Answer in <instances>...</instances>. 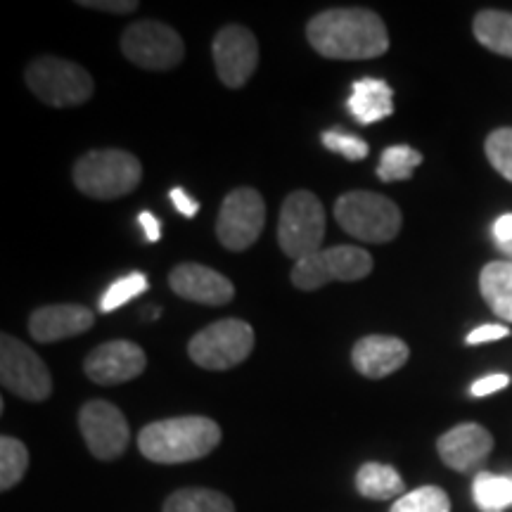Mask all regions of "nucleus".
<instances>
[{
	"label": "nucleus",
	"mask_w": 512,
	"mask_h": 512,
	"mask_svg": "<svg viewBox=\"0 0 512 512\" xmlns=\"http://www.w3.org/2000/svg\"><path fill=\"white\" fill-rule=\"evenodd\" d=\"M306 38L318 55L330 60H373L389 50V34L380 15L363 8H335L316 15Z\"/></svg>",
	"instance_id": "nucleus-1"
},
{
	"label": "nucleus",
	"mask_w": 512,
	"mask_h": 512,
	"mask_svg": "<svg viewBox=\"0 0 512 512\" xmlns=\"http://www.w3.org/2000/svg\"><path fill=\"white\" fill-rule=\"evenodd\" d=\"M221 444V427L202 415L157 420L138 434L140 453L152 463L178 465L209 456Z\"/></svg>",
	"instance_id": "nucleus-2"
},
{
	"label": "nucleus",
	"mask_w": 512,
	"mask_h": 512,
	"mask_svg": "<svg viewBox=\"0 0 512 512\" xmlns=\"http://www.w3.org/2000/svg\"><path fill=\"white\" fill-rule=\"evenodd\" d=\"M143 181V164L126 150H93L74 166V183L93 200H117Z\"/></svg>",
	"instance_id": "nucleus-3"
},
{
	"label": "nucleus",
	"mask_w": 512,
	"mask_h": 512,
	"mask_svg": "<svg viewBox=\"0 0 512 512\" xmlns=\"http://www.w3.org/2000/svg\"><path fill=\"white\" fill-rule=\"evenodd\" d=\"M335 219L351 238L370 245L392 242L401 230V209L389 197L366 190H354L339 197Z\"/></svg>",
	"instance_id": "nucleus-4"
},
{
	"label": "nucleus",
	"mask_w": 512,
	"mask_h": 512,
	"mask_svg": "<svg viewBox=\"0 0 512 512\" xmlns=\"http://www.w3.org/2000/svg\"><path fill=\"white\" fill-rule=\"evenodd\" d=\"M29 91L50 107H76L91 100L93 76L76 62L60 57H38L24 72Z\"/></svg>",
	"instance_id": "nucleus-5"
},
{
	"label": "nucleus",
	"mask_w": 512,
	"mask_h": 512,
	"mask_svg": "<svg viewBox=\"0 0 512 512\" xmlns=\"http://www.w3.org/2000/svg\"><path fill=\"white\" fill-rule=\"evenodd\" d=\"M373 271V256L366 249L337 245L294 261L292 285L304 292L320 290L328 283H356Z\"/></svg>",
	"instance_id": "nucleus-6"
},
{
	"label": "nucleus",
	"mask_w": 512,
	"mask_h": 512,
	"mask_svg": "<svg viewBox=\"0 0 512 512\" xmlns=\"http://www.w3.org/2000/svg\"><path fill=\"white\" fill-rule=\"evenodd\" d=\"M325 238V207L309 190L287 195L280 209L278 242L280 249L294 261L320 252Z\"/></svg>",
	"instance_id": "nucleus-7"
},
{
	"label": "nucleus",
	"mask_w": 512,
	"mask_h": 512,
	"mask_svg": "<svg viewBox=\"0 0 512 512\" xmlns=\"http://www.w3.org/2000/svg\"><path fill=\"white\" fill-rule=\"evenodd\" d=\"M254 349L252 325L238 318L211 323L190 339L188 354L204 370H230L240 366Z\"/></svg>",
	"instance_id": "nucleus-8"
},
{
	"label": "nucleus",
	"mask_w": 512,
	"mask_h": 512,
	"mask_svg": "<svg viewBox=\"0 0 512 512\" xmlns=\"http://www.w3.org/2000/svg\"><path fill=\"white\" fill-rule=\"evenodd\" d=\"M0 382L24 401H46L53 394V377L46 363L17 337H0Z\"/></svg>",
	"instance_id": "nucleus-9"
},
{
	"label": "nucleus",
	"mask_w": 512,
	"mask_h": 512,
	"mask_svg": "<svg viewBox=\"0 0 512 512\" xmlns=\"http://www.w3.org/2000/svg\"><path fill=\"white\" fill-rule=\"evenodd\" d=\"M266 226V202L254 188L228 192L216 219V238L230 252H245Z\"/></svg>",
	"instance_id": "nucleus-10"
},
{
	"label": "nucleus",
	"mask_w": 512,
	"mask_h": 512,
	"mask_svg": "<svg viewBox=\"0 0 512 512\" xmlns=\"http://www.w3.org/2000/svg\"><path fill=\"white\" fill-rule=\"evenodd\" d=\"M121 50L133 64L152 72H169L183 60V38L162 22H136L121 36Z\"/></svg>",
	"instance_id": "nucleus-11"
},
{
	"label": "nucleus",
	"mask_w": 512,
	"mask_h": 512,
	"mask_svg": "<svg viewBox=\"0 0 512 512\" xmlns=\"http://www.w3.org/2000/svg\"><path fill=\"white\" fill-rule=\"evenodd\" d=\"M79 430L88 451L98 460L119 458L131 439L124 413L107 401H88L81 408Z\"/></svg>",
	"instance_id": "nucleus-12"
},
{
	"label": "nucleus",
	"mask_w": 512,
	"mask_h": 512,
	"mask_svg": "<svg viewBox=\"0 0 512 512\" xmlns=\"http://www.w3.org/2000/svg\"><path fill=\"white\" fill-rule=\"evenodd\" d=\"M211 55H214L216 74L226 83L228 88H242L252 79L259 64V46L256 38L249 29L240 24H230L223 27L214 36L211 43Z\"/></svg>",
	"instance_id": "nucleus-13"
},
{
	"label": "nucleus",
	"mask_w": 512,
	"mask_h": 512,
	"mask_svg": "<svg viewBox=\"0 0 512 512\" xmlns=\"http://www.w3.org/2000/svg\"><path fill=\"white\" fill-rule=\"evenodd\" d=\"M147 366L145 351L128 339L100 344L83 363V370L95 384H121L136 380Z\"/></svg>",
	"instance_id": "nucleus-14"
},
{
	"label": "nucleus",
	"mask_w": 512,
	"mask_h": 512,
	"mask_svg": "<svg viewBox=\"0 0 512 512\" xmlns=\"http://www.w3.org/2000/svg\"><path fill=\"white\" fill-rule=\"evenodd\" d=\"M169 285L181 299L204 306H226L235 297V287L226 275L202 264L176 266L169 273Z\"/></svg>",
	"instance_id": "nucleus-15"
},
{
	"label": "nucleus",
	"mask_w": 512,
	"mask_h": 512,
	"mask_svg": "<svg viewBox=\"0 0 512 512\" xmlns=\"http://www.w3.org/2000/svg\"><path fill=\"white\" fill-rule=\"evenodd\" d=\"M439 456L444 463L456 472H467L472 467L482 465L494 448V437L477 422L453 427L439 439Z\"/></svg>",
	"instance_id": "nucleus-16"
},
{
	"label": "nucleus",
	"mask_w": 512,
	"mask_h": 512,
	"mask_svg": "<svg viewBox=\"0 0 512 512\" xmlns=\"http://www.w3.org/2000/svg\"><path fill=\"white\" fill-rule=\"evenodd\" d=\"M95 323V316L91 309L79 304H53L41 306L31 313L29 318V332L36 342L53 344L60 339L76 337L81 332L91 330Z\"/></svg>",
	"instance_id": "nucleus-17"
},
{
	"label": "nucleus",
	"mask_w": 512,
	"mask_h": 512,
	"mask_svg": "<svg viewBox=\"0 0 512 512\" xmlns=\"http://www.w3.org/2000/svg\"><path fill=\"white\" fill-rule=\"evenodd\" d=\"M411 349L399 337L389 335H368L358 339L354 351H351V363L363 377L380 380L406 366Z\"/></svg>",
	"instance_id": "nucleus-18"
},
{
	"label": "nucleus",
	"mask_w": 512,
	"mask_h": 512,
	"mask_svg": "<svg viewBox=\"0 0 512 512\" xmlns=\"http://www.w3.org/2000/svg\"><path fill=\"white\" fill-rule=\"evenodd\" d=\"M347 105L358 124H377L394 114V91L382 79H361L351 88Z\"/></svg>",
	"instance_id": "nucleus-19"
},
{
	"label": "nucleus",
	"mask_w": 512,
	"mask_h": 512,
	"mask_svg": "<svg viewBox=\"0 0 512 512\" xmlns=\"http://www.w3.org/2000/svg\"><path fill=\"white\" fill-rule=\"evenodd\" d=\"M479 290L491 311L512 323V261L486 264L479 275Z\"/></svg>",
	"instance_id": "nucleus-20"
},
{
	"label": "nucleus",
	"mask_w": 512,
	"mask_h": 512,
	"mask_svg": "<svg viewBox=\"0 0 512 512\" xmlns=\"http://www.w3.org/2000/svg\"><path fill=\"white\" fill-rule=\"evenodd\" d=\"M477 41L491 53L512 57V12L503 10H484L475 17Z\"/></svg>",
	"instance_id": "nucleus-21"
},
{
	"label": "nucleus",
	"mask_w": 512,
	"mask_h": 512,
	"mask_svg": "<svg viewBox=\"0 0 512 512\" xmlns=\"http://www.w3.org/2000/svg\"><path fill=\"white\" fill-rule=\"evenodd\" d=\"M356 489L373 501H389L403 494V479L392 465L366 463L356 475Z\"/></svg>",
	"instance_id": "nucleus-22"
},
{
	"label": "nucleus",
	"mask_w": 512,
	"mask_h": 512,
	"mask_svg": "<svg viewBox=\"0 0 512 512\" xmlns=\"http://www.w3.org/2000/svg\"><path fill=\"white\" fill-rule=\"evenodd\" d=\"M164 512H235V505L221 491L181 489L166 498Z\"/></svg>",
	"instance_id": "nucleus-23"
},
{
	"label": "nucleus",
	"mask_w": 512,
	"mask_h": 512,
	"mask_svg": "<svg viewBox=\"0 0 512 512\" xmlns=\"http://www.w3.org/2000/svg\"><path fill=\"white\" fill-rule=\"evenodd\" d=\"M472 496L482 512H503L512 508V475L498 477L491 472H479L472 486Z\"/></svg>",
	"instance_id": "nucleus-24"
},
{
	"label": "nucleus",
	"mask_w": 512,
	"mask_h": 512,
	"mask_svg": "<svg viewBox=\"0 0 512 512\" xmlns=\"http://www.w3.org/2000/svg\"><path fill=\"white\" fill-rule=\"evenodd\" d=\"M422 164V155L411 145H392L382 152L380 164H377V176L384 183L408 181L413 171Z\"/></svg>",
	"instance_id": "nucleus-25"
},
{
	"label": "nucleus",
	"mask_w": 512,
	"mask_h": 512,
	"mask_svg": "<svg viewBox=\"0 0 512 512\" xmlns=\"http://www.w3.org/2000/svg\"><path fill=\"white\" fill-rule=\"evenodd\" d=\"M29 467V451L22 441L15 437L0 439V489L10 491L12 486L22 482Z\"/></svg>",
	"instance_id": "nucleus-26"
},
{
	"label": "nucleus",
	"mask_w": 512,
	"mask_h": 512,
	"mask_svg": "<svg viewBox=\"0 0 512 512\" xmlns=\"http://www.w3.org/2000/svg\"><path fill=\"white\" fill-rule=\"evenodd\" d=\"M392 512H451V501L439 486H420L411 494L401 496L392 505Z\"/></svg>",
	"instance_id": "nucleus-27"
},
{
	"label": "nucleus",
	"mask_w": 512,
	"mask_h": 512,
	"mask_svg": "<svg viewBox=\"0 0 512 512\" xmlns=\"http://www.w3.org/2000/svg\"><path fill=\"white\" fill-rule=\"evenodd\" d=\"M145 290H147V275L145 273L124 275V278H119L117 283H112L110 287H107V292L102 294L100 309L105 313L117 311L119 306L128 304L131 299H136L138 294H143Z\"/></svg>",
	"instance_id": "nucleus-28"
},
{
	"label": "nucleus",
	"mask_w": 512,
	"mask_h": 512,
	"mask_svg": "<svg viewBox=\"0 0 512 512\" xmlns=\"http://www.w3.org/2000/svg\"><path fill=\"white\" fill-rule=\"evenodd\" d=\"M486 157L505 181L512 183V128H498L484 143Z\"/></svg>",
	"instance_id": "nucleus-29"
},
{
	"label": "nucleus",
	"mask_w": 512,
	"mask_h": 512,
	"mask_svg": "<svg viewBox=\"0 0 512 512\" xmlns=\"http://www.w3.org/2000/svg\"><path fill=\"white\" fill-rule=\"evenodd\" d=\"M323 145L328 147L330 152H337V155L351 159V162H358V159L368 157V143L366 140L349 136V133L342 131H325L323 133Z\"/></svg>",
	"instance_id": "nucleus-30"
},
{
	"label": "nucleus",
	"mask_w": 512,
	"mask_h": 512,
	"mask_svg": "<svg viewBox=\"0 0 512 512\" xmlns=\"http://www.w3.org/2000/svg\"><path fill=\"white\" fill-rule=\"evenodd\" d=\"M79 5H83V8H88V10L119 12V15H126V12H133L140 8L136 0H81Z\"/></svg>",
	"instance_id": "nucleus-31"
},
{
	"label": "nucleus",
	"mask_w": 512,
	"mask_h": 512,
	"mask_svg": "<svg viewBox=\"0 0 512 512\" xmlns=\"http://www.w3.org/2000/svg\"><path fill=\"white\" fill-rule=\"evenodd\" d=\"M510 330L505 325H482V328H475L467 335V344H486V342H496V339L508 337Z\"/></svg>",
	"instance_id": "nucleus-32"
},
{
	"label": "nucleus",
	"mask_w": 512,
	"mask_h": 512,
	"mask_svg": "<svg viewBox=\"0 0 512 512\" xmlns=\"http://www.w3.org/2000/svg\"><path fill=\"white\" fill-rule=\"evenodd\" d=\"M510 384V377L508 375H489V377H482V380H477L472 384V396H489V394H496L501 392Z\"/></svg>",
	"instance_id": "nucleus-33"
},
{
	"label": "nucleus",
	"mask_w": 512,
	"mask_h": 512,
	"mask_svg": "<svg viewBox=\"0 0 512 512\" xmlns=\"http://www.w3.org/2000/svg\"><path fill=\"white\" fill-rule=\"evenodd\" d=\"M169 197H171V202H174V207L181 211L185 219H192V216L200 211V204H197V200H192V197L183 188H171Z\"/></svg>",
	"instance_id": "nucleus-34"
},
{
	"label": "nucleus",
	"mask_w": 512,
	"mask_h": 512,
	"mask_svg": "<svg viewBox=\"0 0 512 512\" xmlns=\"http://www.w3.org/2000/svg\"><path fill=\"white\" fill-rule=\"evenodd\" d=\"M494 235L501 247L512 245V214H503L501 219L494 223Z\"/></svg>",
	"instance_id": "nucleus-35"
},
{
	"label": "nucleus",
	"mask_w": 512,
	"mask_h": 512,
	"mask_svg": "<svg viewBox=\"0 0 512 512\" xmlns=\"http://www.w3.org/2000/svg\"><path fill=\"white\" fill-rule=\"evenodd\" d=\"M138 221H140V226H143V230H145L147 240L157 242L159 235H162V228H159V223H157L155 216H152L150 211H143V214L138 216Z\"/></svg>",
	"instance_id": "nucleus-36"
},
{
	"label": "nucleus",
	"mask_w": 512,
	"mask_h": 512,
	"mask_svg": "<svg viewBox=\"0 0 512 512\" xmlns=\"http://www.w3.org/2000/svg\"><path fill=\"white\" fill-rule=\"evenodd\" d=\"M503 252L508 254V256H512V245H505V247H503Z\"/></svg>",
	"instance_id": "nucleus-37"
}]
</instances>
